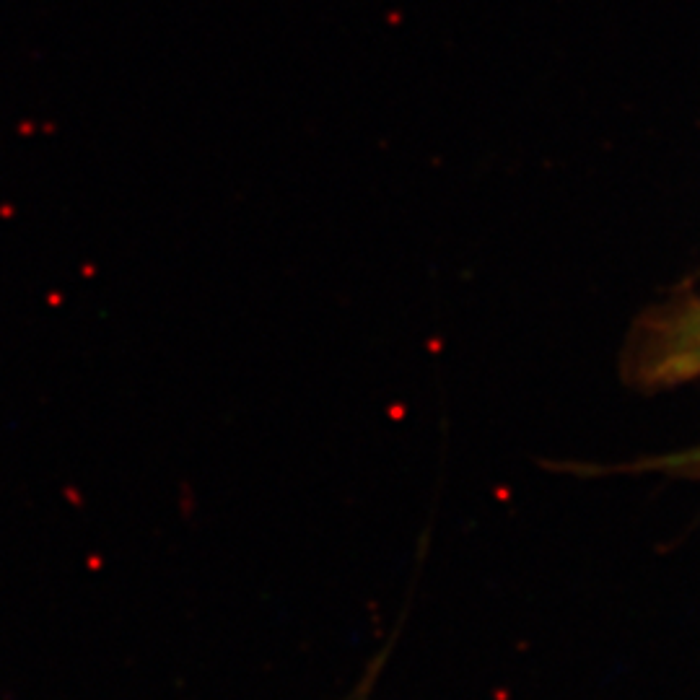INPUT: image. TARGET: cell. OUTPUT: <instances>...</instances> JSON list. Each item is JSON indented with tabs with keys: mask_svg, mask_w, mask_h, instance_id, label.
<instances>
[{
	"mask_svg": "<svg viewBox=\"0 0 700 700\" xmlns=\"http://www.w3.org/2000/svg\"><path fill=\"white\" fill-rule=\"evenodd\" d=\"M630 384L677 387L700 379V301L664 306L630 335L625 358Z\"/></svg>",
	"mask_w": 700,
	"mask_h": 700,
	"instance_id": "obj_1",
	"label": "cell"
}]
</instances>
